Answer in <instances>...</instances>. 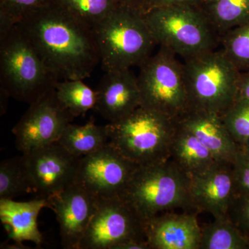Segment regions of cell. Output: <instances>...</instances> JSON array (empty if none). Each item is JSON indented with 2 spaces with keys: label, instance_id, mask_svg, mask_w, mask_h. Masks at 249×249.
I'll use <instances>...</instances> for the list:
<instances>
[{
  "label": "cell",
  "instance_id": "6da1fadb",
  "mask_svg": "<svg viewBox=\"0 0 249 249\" xmlns=\"http://www.w3.org/2000/svg\"><path fill=\"white\" fill-rule=\"evenodd\" d=\"M18 24L58 80L86 79L101 62L93 28L54 1Z\"/></svg>",
  "mask_w": 249,
  "mask_h": 249
},
{
  "label": "cell",
  "instance_id": "7a4b0ae2",
  "mask_svg": "<svg viewBox=\"0 0 249 249\" xmlns=\"http://www.w3.org/2000/svg\"><path fill=\"white\" fill-rule=\"evenodd\" d=\"M93 31L105 72L140 67L157 45L143 14L121 6L97 23Z\"/></svg>",
  "mask_w": 249,
  "mask_h": 249
},
{
  "label": "cell",
  "instance_id": "3957f363",
  "mask_svg": "<svg viewBox=\"0 0 249 249\" xmlns=\"http://www.w3.org/2000/svg\"><path fill=\"white\" fill-rule=\"evenodd\" d=\"M190 178L169 160L139 165L120 197L145 223L174 210H191Z\"/></svg>",
  "mask_w": 249,
  "mask_h": 249
},
{
  "label": "cell",
  "instance_id": "277c9868",
  "mask_svg": "<svg viewBox=\"0 0 249 249\" xmlns=\"http://www.w3.org/2000/svg\"><path fill=\"white\" fill-rule=\"evenodd\" d=\"M143 15L157 45L166 47L184 60L219 46L220 36L201 6H163Z\"/></svg>",
  "mask_w": 249,
  "mask_h": 249
},
{
  "label": "cell",
  "instance_id": "5b68a950",
  "mask_svg": "<svg viewBox=\"0 0 249 249\" xmlns=\"http://www.w3.org/2000/svg\"><path fill=\"white\" fill-rule=\"evenodd\" d=\"M109 144L139 165L169 160L176 120L140 107L120 121L106 125Z\"/></svg>",
  "mask_w": 249,
  "mask_h": 249
},
{
  "label": "cell",
  "instance_id": "8992f818",
  "mask_svg": "<svg viewBox=\"0 0 249 249\" xmlns=\"http://www.w3.org/2000/svg\"><path fill=\"white\" fill-rule=\"evenodd\" d=\"M0 78L1 91L29 105L59 81L18 24L0 40Z\"/></svg>",
  "mask_w": 249,
  "mask_h": 249
},
{
  "label": "cell",
  "instance_id": "52a82bcc",
  "mask_svg": "<svg viewBox=\"0 0 249 249\" xmlns=\"http://www.w3.org/2000/svg\"><path fill=\"white\" fill-rule=\"evenodd\" d=\"M188 109L222 115L235 102L240 72L222 51L184 60Z\"/></svg>",
  "mask_w": 249,
  "mask_h": 249
},
{
  "label": "cell",
  "instance_id": "ba28073f",
  "mask_svg": "<svg viewBox=\"0 0 249 249\" xmlns=\"http://www.w3.org/2000/svg\"><path fill=\"white\" fill-rule=\"evenodd\" d=\"M170 49H160L141 65L138 78L141 106L177 119L188 110L183 63Z\"/></svg>",
  "mask_w": 249,
  "mask_h": 249
},
{
  "label": "cell",
  "instance_id": "9c48e42d",
  "mask_svg": "<svg viewBox=\"0 0 249 249\" xmlns=\"http://www.w3.org/2000/svg\"><path fill=\"white\" fill-rule=\"evenodd\" d=\"M134 240H147L145 223L120 196L98 199L79 249H115Z\"/></svg>",
  "mask_w": 249,
  "mask_h": 249
},
{
  "label": "cell",
  "instance_id": "30bf717a",
  "mask_svg": "<svg viewBox=\"0 0 249 249\" xmlns=\"http://www.w3.org/2000/svg\"><path fill=\"white\" fill-rule=\"evenodd\" d=\"M74 118L59 101L55 89L51 90L30 104L13 129L16 146L25 154L55 143Z\"/></svg>",
  "mask_w": 249,
  "mask_h": 249
},
{
  "label": "cell",
  "instance_id": "8fae6325",
  "mask_svg": "<svg viewBox=\"0 0 249 249\" xmlns=\"http://www.w3.org/2000/svg\"><path fill=\"white\" fill-rule=\"evenodd\" d=\"M139 166L109 142L80 158L76 182L98 199L120 196Z\"/></svg>",
  "mask_w": 249,
  "mask_h": 249
},
{
  "label": "cell",
  "instance_id": "7c38bea8",
  "mask_svg": "<svg viewBox=\"0 0 249 249\" xmlns=\"http://www.w3.org/2000/svg\"><path fill=\"white\" fill-rule=\"evenodd\" d=\"M80 158L58 142L22 154L32 193L47 199L73 184Z\"/></svg>",
  "mask_w": 249,
  "mask_h": 249
},
{
  "label": "cell",
  "instance_id": "4fadbf2b",
  "mask_svg": "<svg viewBox=\"0 0 249 249\" xmlns=\"http://www.w3.org/2000/svg\"><path fill=\"white\" fill-rule=\"evenodd\" d=\"M47 199L60 226L62 247L79 249L97 207L98 199L75 182Z\"/></svg>",
  "mask_w": 249,
  "mask_h": 249
},
{
  "label": "cell",
  "instance_id": "5bb4252c",
  "mask_svg": "<svg viewBox=\"0 0 249 249\" xmlns=\"http://www.w3.org/2000/svg\"><path fill=\"white\" fill-rule=\"evenodd\" d=\"M191 210L206 212L214 219L227 217L236 197L231 163L216 162L190 178Z\"/></svg>",
  "mask_w": 249,
  "mask_h": 249
},
{
  "label": "cell",
  "instance_id": "9a60e30c",
  "mask_svg": "<svg viewBox=\"0 0 249 249\" xmlns=\"http://www.w3.org/2000/svg\"><path fill=\"white\" fill-rule=\"evenodd\" d=\"M96 91L94 109L109 123L121 120L141 106L138 78L131 69L106 72Z\"/></svg>",
  "mask_w": 249,
  "mask_h": 249
},
{
  "label": "cell",
  "instance_id": "2e32d148",
  "mask_svg": "<svg viewBox=\"0 0 249 249\" xmlns=\"http://www.w3.org/2000/svg\"><path fill=\"white\" fill-rule=\"evenodd\" d=\"M150 249H199L201 229L196 214L166 212L145 222Z\"/></svg>",
  "mask_w": 249,
  "mask_h": 249
},
{
  "label": "cell",
  "instance_id": "e0dca14e",
  "mask_svg": "<svg viewBox=\"0 0 249 249\" xmlns=\"http://www.w3.org/2000/svg\"><path fill=\"white\" fill-rule=\"evenodd\" d=\"M175 119L179 125L194 134L218 162L232 164L239 145L229 134L221 115L210 111L188 109Z\"/></svg>",
  "mask_w": 249,
  "mask_h": 249
},
{
  "label": "cell",
  "instance_id": "ac0fdd59",
  "mask_svg": "<svg viewBox=\"0 0 249 249\" xmlns=\"http://www.w3.org/2000/svg\"><path fill=\"white\" fill-rule=\"evenodd\" d=\"M49 207L47 198L29 201L0 199V219L9 238L15 243L22 245L29 241L40 247L44 239L37 226V217L44 208Z\"/></svg>",
  "mask_w": 249,
  "mask_h": 249
},
{
  "label": "cell",
  "instance_id": "d6986e66",
  "mask_svg": "<svg viewBox=\"0 0 249 249\" xmlns=\"http://www.w3.org/2000/svg\"><path fill=\"white\" fill-rule=\"evenodd\" d=\"M176 124L170 160L188 178L207 170L218 162L194 134L179 125L177 121Z\"/></svg>",
  "mask_w": 249,
  "mask_h": 249
},
{
  "label": "cell",
  "instance_id": "ffe728a7",
  "mask_svg": "<svg viewBox=\"0 0 249 249\" xmlns=\"http://www.w3.org/2000/svg\"><path fill=\"white\" fill-rule=\"evenodd\" d=\"M58 143L76 157H85L109 143L107 127L95 124L93 119L83 125L69 124Z\"/></svg>",
  "mask_w": 249,
  "mask_h": 249
},
{
  "label": "cell",
  "instance_id": "44dd1931",
  "mask_svg": "<svg viewBox=\"0 0 249 249\" xmlns=\"http://www.w3.org/2000/svg\"><path fill=\"white\" fill-rule=\"evenodd\" d=\"M201 7L220 37L249 22V0H206Z\"/></svg>",
  "mask_w": 249,
  "mask_h": 249
},
{
  "label": "cell",
  "instance_id": "7402d4cb",
  "mask_svg": "<svg viewBox=\"0 0 249 249\" xmlns=\"http://www.w3.org/2000/svg\"><path fill=\"white\" fill-rule=\"evenodd\" d=\"M247 236L231 220L224 217L214 219L201 229L199 249H247Z\"/></svg>",
  "mask_w": 249,
  "mask_h": 249
},
{
  "label": "cell",
  "instance_id": "603a6c76",
  "mask_svg": "<svg viewBox=\"0 0 249 249\" xmlns=\"http://www.w3.org/2000/svg\"><path fill=\"white\" fill-rule=\"evenodd\" d=\"M55 93L59 101L74 116L84 115L94 109L97 93L83 80H64L55 85Z\"/></svg>",
  "mask_w": 249,
  "mask_h": 249
},
{
  "label": "cell",
  "instance_id": "cb8c5ba5",
  "mask_svg": "<svg viewBox=\"0 0 249 249\" xmlns=\"http://www.w3.org/2000/svg\"><path fill=\"white\" fill-rule=\"evenodd\" d=\"M32 193L22 155L6 159L0 163V199H14Z\"/></svg>",
  "mask_w": 249,
  "mask_h": 249
},
{
  "label": "cell",
  "instance_id": "d4e9b609",
  "mask_svg": "<svg viewBox=\"0 0 249 249\" xmlns=\"http://www.w3.org/2000/svg\"><path fill=\"white\" fill-rule=\"evenodd\" d=\"M219 45L220 50L240 73L249 72V22L223 34Z\"/></svg>",
  "mask_w": 249,
  "mask_h": 249
},
{
  "label": "cell",
  "instance_id": "484cf974",
  "mask_svg": "<svg viewBox=\"0 0 249 249\" xmlns=\"http://www.w3.org/2000/svg\"><path fill=\"white\" fill-rule=\"evenodd\" d=\"M62 9L93 28L117 7L114 0H53Z\"/></svg>",
  "mask_w": 249,
  "mask_h": 249
},
{
  "label": "cell",
  "instance_id": "4316f807",
  "mask_svg": "<svg viewBox=\"0 0 249 249\" xmlns=\"http://www.w3.org/2000/svg\"><path fill=\"white\" fill-rule=\"evenodd\" d=\"M53 0H0V40L23 19L45 6Z\"/></svg>",
  "mask_w": 249,
  "mask_h": 249
},
{
  "label": "cell",
  "instance_id": "83f0119b",
  "mask_svg": "<svg viewBox=\"0 0 249 249\" xmlns=\"http://www.w3.org/2000/svg\"><path fill=\"white\" fill-rule=\"evenodd\" d=\"M227 130L241 147H249V101L236 98L221 115Z\"/></svg>",
  "mask_w": 249,
  "mask_h": 249
},
{
  "label": "cell",
  "instance_id": "f1b7e54d",
  "mask_svg": "<svg viewBox=\"0 0 249 249\" xmlns=\"http://www.w3.org/2000/svg\"><path fill=\"white\" fill-rule=\"evenodd\" d=\"M232 165L236 196L249 195V147L239 146Z\"/></svg>",
  "mask_w": 249,
  "mask_h": 249
},
{
  "label": "cell",
  "instance_id": "f546056e",
  "mask_svg": "<svg viewBox=\"0 0 249 249\" xmlns=\"http://www.w3.org/2000/svg\"><path fill=\"white\" fill-rule=\"evenodd\" d=\"M228 217L244 235H249V195L236 196Z\"/></svg>",
  "mask_w": 249,
  "mask_h": 249
},
{
  "label": "cell",
  "instance_id": "4dcf8cb0",
  "mask_svg": "<svg viewBox=\"0 0 249 249\" xmlns=\"http://www.w3.org/2000/svg\"><path fill=\"white\" fill-rule=\"evenodd\" d=\"M205 1L206 0H145L144 14L148 10L153 8L163 7V6H177V5L201 6Z\"/></svg>",
  "mask_w": 249,
  "mask_h": 249
},
{
  "label": "cell",
  "instance_id": "1f68e13d",
  "mask_svg": "<svg viewBox=\"0 0 249 249\" xmlns=\"http://www.w3.org/2000/svg\"><path fill=\"white\" fill-rule=\"evenodd\" d=\"M237 98L249 101V72L240 73Z\"/></svg>",
  "mask_w": 249,
  "mask_h": 249
},
{
  "label": "cell",
  "instance_id": "d6a6232c",
  "mask_svg": "<svg viewBox=\"0 0 249 249\" xmlns=\"http://www.w3.org/2000/svg\"><path fill=\"white\" fill-rule=\"evenodd\" d=\"M118 6L135 10L144 14L145 0H114Z\"/></svg>",
  "mask_w": 249,
  "mask_h": 249
},
{
  "label": "cell",
  "instance_id": "836d02e7",
  "mask_svg": "<svg viewBox=\"0 0 249 249\" xmlns=\"http://www.w3.org/2000/svg\"><path fill=\"white\" fill-rule=\"evenodd\" d=\"M247 240H248V246H249V235L247 236Z\"/></svg>",
  "mask_w": 249,
  "mask_h": 249
}]
</instances>
